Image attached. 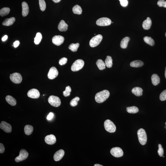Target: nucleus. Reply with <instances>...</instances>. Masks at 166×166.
<instances>
[{
	"instance_id": "obj_1",
	"label": "nucleus",
	"mask_w": 166,
	"mask_h": 166,
	"mask_svg": "<svg viewBox=\"0 0 166 166\" xmlns=\"http://www.w3.org/2000/svg\"><path fill=\"white\" fill-rule=\"evenodd\" d=\"M110 95L109 92L107 90H104L96 94L95 99L96 102L101 103L108 99Z\"/></svg>"
},
{
	"instance_id": "obj_2",
	"label": "nucleus",
	"mask_w": 166,
	"mask_h": 166,
	"mask_svg": "<svg viewBox=\"0 0 166 166\" xmlns=\"http://www.w3.org/2000/svg\"><path fill=\"white\" fill-rule=\"evenodd\" d=\"M138 136L139 142L142 145H144L147 141V137L145 130L141 128L138 130L137 132Z\"/></svg>"
},
{
	"instance_id": "obj_3",
	"label": "nucleus",
	"mask_w": 166,
	"mask_h": 166,
	"mask_svg": "<svg viewBox=\"0 0 166 166\" xmlns=\"http://www.w3.org/2000/svg\"><path fill=\"white\" fill-rule=\"evenodd\" d=\"M104 126L106 131L110 133L115 132L116 130V127L113 122L107 119L104 123Z\"/></svg>"
},
{
	"instance_id": "obj_4",
	"label": "nucleus",
	"mask_w": 166,
	"mask_h": 166,
	"mask_svg": "<svg viewBox=\"0 0 166 166\" xmlns=\"http://www.w3.org/2000/svg\"><path fill=\"white\" fill-rule=\"evenodd\" d=\"M84 65V62L83 60L81 59L77 60L73 63L71 66V71L74 72L79 71L82 69Z\"/></svg>"
},
{
	"instance_id": "obj_5",
	"label": "nucleus",
	"mask_w": 166,
	"mask_h": 166,
	"mask_svg": "<svg viewBox=\"0 0 166 166\" xmlns=\"http://www.w3.org/2000/svg\"><path fill=\"white\" fill-rule=\"evenodd\" d=\"M48 102L50 105L55 107H59L61 104L59 97L54 95L50 96L48 99Z\"/></svg>"
},
{
	"instance_id": "obj_6",
	"label": "nucleus",
	"mask_w": 166,
	"mask_h": 166,
	"mask_svg": "<svg viewBox=\"0 0 166 166\" xmlns=\"http://www.w3.org/2000/svg\"><path fill=\"white\" fill-rule=\"evenodd\" d=\"M103 37L101 35H98L93 37L89 41V44L91 47H95L98 46L101 42Z\"/></svg>"
},
{
	"instance_id": "obj_7",
	"label": "nucleus",
	"mask_w": 166,
	"mask_h": 166,
	"mask_svg": "<svg viewBox=\"0 0 166 166\" xmlns=\"http://www.w3.org/2000/svg\"><path fill=\"white\" fill-rule=\"evenodd\" d=\"M10 78L11 81L16 84H20L22 80V76L19 73H14L10 74Z\"/></svg>"
},
{
	"instance_id": "obj_8",
	"label": "nucleus",
	"mask_w": 166,
	"mask_h": 166,
	"mask_svg": "<svg viewBox=\"0 0 166 166\" xmlns=\"http://www.w3.org/2000/svg\"><path fill=\"white\" fill-rule=\"evenodd\" d=\"M111 23V21L108 18L103 17L97 19L96 22L97 25L101 26L110 25Z\"/></svg>"
},
{
	"instance_id": "obj_9",
	"label": "nucleus",
	"mask_w": 166,
	"mask_h": 166,
	"mask_svg": "<svg viewBox=\"0 0 166 166\" xmlns=\"http://www.w3.org/2000/svg\"><path fill=\"white\" fill-rule=\"evenodd\" d=\"M28 155V153L26 150L25 149H22L19 152V155L16 158L15 161L16 162H18L24 160L27 158Z\"/></svg>"
},
{
	"instance_id": "obj_10",
	"label": "nucleus",
	"mask_w": 166,
	"mask_h": 166,
	"mask_svg": "<svg viewBox=\"0 0 166 166\" xmlns=\"http://www.w3.org/2000/svg\"><path fill=\"white\" fill-rule=\"evenodd\" d=\"M110 152L112 156L116 157H121L123 155V150L121 148L118 147L112 148L111 149Z\"/></svg>"
},
{
	"instance_id": "obj_11",
	"label": "nucleus",
	"mask_w": 166,
	"mask_h": 166,
	"mask_svg": "<svg viewBox=\"0 0 166 166\" xmlns=\"http://www.w3.org/2000/svg\"><path fill=\"white\" fill-rule=\"evenodd\" d=\"M58 72L55 67H52L50 68L48 74V77L50 79H53L56 78L58 75Z\"/></svg>"
},
{
	"instance_id": "obj_12",
	"label": "nucleus",
	"mask_w": 166,
	"mask_h": 166,
	"mask_svg": "<svg viewBox=\"0 0 166 166\" xmlns=\"http://www.w3.org/2000/svg\"><path fill=\"white\" fill-rule=\"evenodd\" d=\"M0 128L5 132L10 133L12 131L11 125L5 121H2L0 124Z\"/></svg>"
},
{
	"instance_id": "obj_13",
	"label": "nucleus",
	"mask_w": 166,
	"mask_h": 166,
	"mask_svg": "<svg viewBox=\"0 0 166 166\" xmlns=\"http://www.w3.org/2000/svg\"><path fill=\"white\" fill-rule=\"evenodd\" d=\"M64 40V37L61 35H55L52 39V42L54 44L58 46L61 45Z\"/></svg>"
},
{
	"instance_id": "obj_14",
	"label": "nucleus",
	"mask_w": 166,
	"mask_h": 166,
	"mask_svg": "<svg viewBox=\"0 0 166 166\" xmlns=\"http://www.w3.org/2000/svg\"><path fill=\"white\" fill-rule=\"evenodd\" d=\"M27 96L32 99H38L40 96V93L38 90L36 89H32L29 90L27 93Z\"/></svg>"
},
{
	"instance_id": "obj_15",
	"label": "nucleus",
	"mask_w": 166,
	"mask_h": 166,
	"mask_svg": "<svg viewBox=\"0 0 166 166\" xmlns=\"http://www.w3.org/2000/svg\"><path fill=\"white\" fill-rule=\"evenodd\" d=\"M45 141L47 144L50 145H53L56 142V138L53 134L48 135L46 136Z\"/></svg>"
},
{
	"instance_id": "obj_16",
	"label": "nucleus",
	"mask_w": 166,
	"mask_h": 166,
	"mask_svg": "<svg viewBox=\"0 0 166 166\" xmlns=\"http://www.w3.org/2000/svg\"><path fill=\"white\" fill-rule=\"evenodd\" d=\"M64 154V151L63 149H60L55 154L54 156V159L55 161H59L62 158Z\"/></svg>"
},
{
	"instance_id": "obj_17",
	"label": "nucleus",
	"mask_w": 166,
	"mask_h": 166,
	"mask_svg": "<svg viewBox=\"0 0 166 166\" xmlns=\"http://www.w3.org/2000/svg\"><path fill=\"white\" fill-rule=\"evenodd\" d=\"M22 14L24 17H25L28 14L29 7L26 2H23L22 4Z\"/></svg>"
},
{
	"instance_id": "obj_18",
	"label": "nucleus",
	"mask_w": 166,
	"mask_h": 166,
	"mask_svg": "<svg viewBox=\"0 0 166 166\" xmlns=\"http://www.w3.org/2000/svg\"><path fill=\"white\" fill-rule=\"evenodd\" d=\"M152 21L150 18L147 17L146 20L144 21L142 24V27L145 30H148L150 28L152 25Z\"/></svg>"
},
{
	"instance_id": "obj_19",
	"label": "nucleus",
	"mask_w": 166,
	"mask_h": 166,
	"mask_svg": "<svg viewBox=\"0 0 166 166\" xmlns=\"http://www.w3.org/2000/svg\"><path fill=\"white\" fill-rule=\"evenodd\" d=\"M68 25L63 20H61L58 26V29L60 31L66 32L68 29Z\"/></svg>"
},
{
	"instance_id": "obj_20",
	"label": "nucleus",
	"mask_w": 166,
	"mask_h": 166,
	"mask_svg": "<svg viewBox=\"0 0 166 166\" xmlns=\"http://www.w3.org/2000/svg\"><path fill=\"white\" fill-rule=\"evenodd\" d=\"M16 21L15 18L12 17L10 18H7L2 23L3 25L5 26H10L13 24Z\"/></svg>"
},
{
	"instance_id": "obj_21",
	"label": "nucleus",
	"mask_w": 166,
	"mask_h": 166,
	"mask_svg": "<svg viewBox=\"0 0 166 166\" xmlns=\"http://www.w3.org/2000/svg\"><path fill=\"white\" fill-rule=\"evenodd\" d=\"M143 89L140 87H136L132 90L133 94L137 96H140L142 95Z\"/></svg>"
},
{
	"instance_id": "obj_22",
	"label": "nucleus",
	"mask_w": 166,
	"mask_h": 166,
	"mask_svg": "<svg viewBox=\"0 0 166 166\" xmlns=\"http://www.w3.org/2000/svg\"><path fill=\"white\" fill-rule=\"evenodd\" d=\"M152 84L154 86H157L160 82V78L157 74H153L151 78Z\"/></svg>"
},
{
	"instance_id": "obj_23",
	"label": "nucleus",
	"mask_w": 166,
	"mask_h": 166,
	"mask_svg": "<svg viewBox=\"0 0 166 166\" xmlns=\"http://www.w3.org/2000/svg\"><path fill=\"white\" fill-rule=\"evenodd\" d=\"M130 66L132 67H138L144 65V63L142 61L139 60L133 61L130 63Z\"/></svg>"
},
{
	"instance_id": "obj_24",
	"label": "nucleus",
	"mask_w": 166,
	"mask_h": 166,
	"mask_svg": "<svg viewBox=\"0 0 166 166\" xmlns=\"http://www.w3.org/2000/svg\"><path fill=\"white\" fill-rule=\"evenodd\" d=\"M6 100L8 103L12 106L17 104V101L13 97L10 95H7L6 97Z\"/></svg>"
},
{
	"instance_id": "obj_25",
	"label": "nucleus",
	"mask_w": 166,
	"mask_h": 166,
	"mask_svg": "<svg viewBox=\"0 0 166 166\" xmlns=\"http://www.w3.org/2000/svg\"><path fill=\"white\" fill-rule=\"evenodd\" d=\"M130 40L129 37H126L122 39L120 47L123 49L126 48L127 47L128 43Z\"/></svg>"
},
{
	"instance_id": "obj_26",
	"label": "nucleus",
	"mask_w": 166,
	"mask_h": 166,
	"mask_svg": "<svg viewBox=\"0 0 166 166\" xmlns=\"http://www.w3.org/2000/svg\"><path fill=\"white\" fill-rule=\"evenodd\" d=\"M34 128L33 126L30 125H26L24 128V131L25 134L29 135L33 132Z\"/></svg>"
},
{
	"instance_id": "obj_27",
	"label": "nucleus",
	"mask_w": 166,
	"mask_h": 166,
	"mask_svg": "<svg viewBox=\"0 0 166 166\" xmlns=\"http://www.w3.org/2000/svg\"><path fill=\"white\" fill-rule=\"evenodd\" d=\"M97 67L100 70H102L105 69V63L103 61L100 59H99L96 62Z\"/></svg>"
},
{
	"instance_id": "obj_28",
	"label": "nucleus",
	"mask_w": 166,
	"mask_h": 166,
	"mask_svg": "<svg viewBox=\"0 0 166 166\" xmlns=\"http://www.w3.org/2000/svg\"><path fill=\"white\" fill-rule=\"evenodd\" d=\"M105 64L107 67L110 68L112 67L113 65V60L111 57L107 56L105 61Z\"/></svg>"
},
{
	"instance_id": "obj_29",
	"label": "nucleus",
	"mask_w": 166,
	"mask_h": 166,
	"mask_svg": "<svg viewBox=\"0 0 166 166\" xmlns=\"http://www.w3.org/2000/svg\"><path fill=\"white\" fill-rule=\"evenodd\" d=\"M72 11L75 14H82V10L81 6L78 5L74 6L73 8Z\"/></svg>"
},
{
	"instance_id": "obj_30",
	"label": "nucleus",
	"mask_w": 166,
	"mask_h": 166,
	"mask_svg": "<svg viewBox=\"0 0 166 166\" xmlns=\"http://www.w3.org/2000/svg\"><path fill=\"white\" fill-rule=\"evenodd\" d=\"M127 111L130 114H135L138 112L139 110L137 107L135 106L128 107L126 108Z\"/></svg>"
},
{
	"instance_id": "obj_31",
	"label": "nucleus",
	"mask_w": 166,
	"mask_h": 166,
	"mask_svg": "<svg viewBox=\"0 0 166 166\" xmlns=\"http://www.w3.org/2000/svg\"><path fill=\"white\" fill-rule=\"evenodd\" d=\"M144 40L145 43L151 46H153L154 44V41L153 39L151 37L148 36L145 37Z\"/></svg>"
},
{
	"instance_id": "obj_32",
	"label": "nucleus",
	"mask_w": 166,
	"mask_h": 166,
	"mask_svg": "<svg viewBox=\"0 0 166 166\" xmlns=\"http://www.w3.org/2000/svg\"><path fill=\"white\" fill-rule=\"evenodd\" d=\"M10 12V9L9 7H4L0 10V15L1 17H4L7 15Z\"/></svg>"
},
{
	"instance_id": "obj_33",
	"label": "nucleus",
	"mask_w": 166,
	"mask_h": 166,
	"mask_svg": "<svg viewBox=\"0 0 166 166\" xmlns=\"http://www.w3.org/2000/svg\"><path fill=\"white\" fill-rule=\"evenodd\" d=\"M42 39V36L41 33L38 32L34 39V43L35 44L38 45L41 42Z\"/></svg>"
},
{
	"instance_id": "obj_34",
	"label": "nucleus",
	"mask_w": 166,
	"mask_h": 166,
	"mask_svg": "<svg viewBox=\"0 0 166 166\" xmlns=\"http://www.w3.org/2000/svg\"><path fill=\"white\" fill-rule=\"evenodd\" d=\"M79 46V43H77L76 44L73 43L69 45V49L73 52H76L77 51Z\"/></svg>"
},
{
	"instance_id": "obj_35",
	"label": "nucleus",
	"mask_w": 166,
	"mask_h": 166,
	"mask_svg": "<svg viewBox=\"0 0 166 166\" xmlns=\"http://www.w3.org/2000/svg\"><path fill=\"white\" fill-rule=\"evenodd\" d=\"M39 3L41 10L44 11L46 7V3L44 0H39Z\"/></svg>"
},
{
	"instance_id": "obj_36",
	"label": "nucleus",
	"mask_w": 166,
	"mask_h": 166,
	"mask_svg": "<svg viewBox=\"0 0 166 166\" xmlns=\"http://www.w3.org/2000/svg\"><path fill=\"white\" fill-rule=\"evenodd\" d=\"M80 100V99L79 97H74V98L72 99L71 101L70 102V105L71 106L74 107L78 105V102Z\"/></svg>"
},
{
	"instance_id": "obj_37",
	"label": "nucleus",
	"mask_w": 166,
	"mask_h": 166,
	"mask_svg": "<svg viewBox=\"0 0 166 166\" xmlns=\"http://www.w3.org/2000/svg\"><path fill=\"white\" fill-rule=\"evenodd\" d=\"M71 91V87L69 86H68L66 88L65 90L63 92V95L65 97H67L70 95V93Z\"/></svg>"
},
{
	"instance_id": "obj_38",
	"label": "nucleus",
	"mask_w": 166,
	"mask_h": 166,
	"mask_svg": "<svg viewBox=\"0 0 166 166\" xmlns=\"http://www.w3.org/2000/svg\"><path fill=\"white\" fill-rule=\"evenodd\" d=\"M158 154L160 157H162L164 154V149L160 144L159 145V149L157 151Z\"/></svg>"
},
{
	"instance_id": "obj_39",
	"label": "nucleus",
	"mask_w": 166,
	"mask_h": 166,
	"mask_svg": "<svg viewBox=\"0 0 166 166\" xmlns=\"http://www.w3.org/2000/svg\"><path fill=\"white\" fill-rule=\"evenodd\" d=\"M160 99L161 101L166 100V89L161 93L160 95Z\"/></svg>"
},
{
	"instance_id": "obj_40",
	"label": "nucleus",
	"mask_w": 166,
	"mask_h": 166,
	"mask_svg": "<svg viewBox=\"0 0 166 166\" xmlns=\"http://www.w3.org/2000/svg\"><path fill=\"white\" fill-rule=\"evenodd\" d=\"M157 4L160 7L166 8V1L164 0H159L158 1Z\"/></svg>"
},
{
	"instance_id": "obj_41",
	"label": "nucleus",
	"mask_w": 166,
	"mask_h": 166,
	"mask_svg": "<svg viewBox=\"0 0 166 166\" xmlns=\"http://www.w3.org/2000/svg\"><path fill=\"white\" fill-rule=\"evenodd\" d=\"M67 61V58H63L60 59L59 61V63L61 65H63L65 64Z\"/></svg>"
},
{
	"instance_id": "obj_42",
	"label": "nucleus",
	"mask_w": 166,
	"mask_h": 166,
	"mask_svg": "<svg viewBox=\"0 0 166 166\" xmlns=\"http://www.w3.org/2000/svg\"><path fill=\"white\" fill-rule=\"evenodd\" d=\"M120 4L123 7H126L128 5V1L127 0H119Z\"/></svg>"
},
{
	"instance_id": "obj_43",
	"label": "nucleus",
	"mask_w": 166,
	"mask_h": 166,
	"mask_svg": "<svg viewBox=\"0 0 166 166\" xmlns=\"http://www.w3.org/2000/svg\"><path fill=\"white\" fill-rule=\"evenodd\" d=\"M5 150V148L4 145L1 143L0 144V153L1 154L3 153L4 152Z\"/></svg>"
},
{
	"instance_id": "obj_44",
	"label": "nucleus",
	"mask_w": 166,
	"mask_h": 166,
	"mask_svg": "<svg viewBox=\"0 0 166 166\" xmlns=\"http://www.w3.org/2000/svg\"><path fill=\"white\" fill-rule=\"evenodd\" d=\"M54 116V114L52 112H50L48 115V116L47 117V119L48 120H51L52 118H53Z\"/></svg>"
},
{
	"instance_id": "obj_45",
	"label": "nucleus",
	"mask_w": 166,
	"mask_h": 166,
	"mask_svg": "<svg viewBox=\"0 0 166 166\" xmlns=\"http://www.w3.org/2000/svg\"><path fill=\"white\" fill-rule=\"evenodd\" d=\"M19 43H20V42H19V41H16L14 42L13 43V46L14 48H17V47L19 46Z\"/></svg>"
},
{
	"instance_id": "obj_46",
	"label": "nucleus",
	"mask_w": 166,
	"mask_h": 166,
	"mask_svg": "<svg viewBox=\"0 0 166 166\" xmlns=\"http://www.w3.org/2000/svg\"><path fill=\"white\" fill-rule=\"evenodd\" d=\"M8 38V36L7 35H5L3 37L2 39V40L3 41H5L6 40H7Z\"/></svg>"
},
{
	"instance_id": "obj_47",
	"label": "nucleus",
	"mask_w": 166,
	"mask_h": 166,
	"mask_svg": "<svg viewBox=\"0 0 166 166\" xmlns=\"http://www.w3.org/2000/svg\"><path fill=\"white\" fill-rule=\"evenodd\" d=\"M52 1L55 3H58L60 2L61 1V0H52Z\"/></svg>"
},
{
	"instance_id": "obj_48",
	"label": "nucleus",
	"mask_w": 166,
	"mask_h": 166,
	"mask_svg": "<svg viewBox=\"0 0 166 166\" xmlns=\"http://www.w3.org/2000/svg\"><path fill=\"white\" fill-rule=\"evenodd\" d=\"M94 166H103V165H100V164H95V165H94Z\"/></svg>"
},
{
	"instance_id": "obj_49",
	"label": "nucleus",
	"mask_w": 166,
	"mask_h": 166,
	"mask_svg": "<svg viewBox=\"0 0 166 166\" xmlns=\"http://www.w3.org/2000/svg\"><path fill=\"white\" fill-rule=\"evenodd\" d=\"M165 77L166 79V67H165Z\"/></svg>"
},
{
	"instance_id": "obj_50",
	"label": "nucleus",
	"mask_w": 166,
	"mask_h": 166,
	"mask_svg": "<svg viewBox=\"0 0 166 166\" xmlns=\"http://www.w3.org/2000/svg\"><path fill=\"white\" fill-rule=\"evenodd\" d=\"M165 129H166V126H165Z\"/></svg>"
},
{
	"instance_id": "obj_51",
	"label": "nucleus",
	"mask_w": 166,
	"mask_h": 166,
	"mask_svg": "<svg viewBox=\"0 0 166 166\" xmlns=\"http://www.w3.org/2000/svg\"><path fill=\"white\" fill-rule=\"evenodd\" d=\"M165 36L166 37V33L165 34Z\"/></svg>"
},
{
	"instance_id": "obj_52",
	"label": "nucleus",
	"mask_w": 166,
	"mask_h": 166,
	"mask_svg": "<svg viewBox=\"0 0 166 166\" xmlns=\"http://www.w3.org/2000/svg\"><path fill=\"white\" fill-rule=\"evenodd\" d=\"M165 124L166 126V123H165Z\"/></svg>"
}]
</instances>
